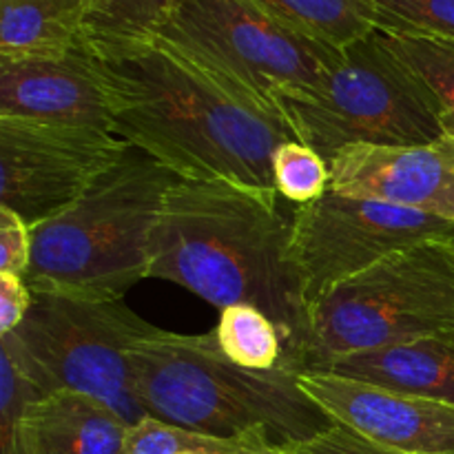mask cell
Listing matches in <instances>:
<instances>
[{
    "label": "cell",
    "mask_w": 454,
    "mask_h": 454,
    "mask_svg": "<svg viewBox=\"0 0 454 454\" xmlns=\"http://www.w3.org/2000/svg\"><path fill=\"white\" fill-rule=\"evenodd\" d=\"M278 195L229 180L180 177L153 231L149 278L177 284L220 313L235 304L257 306L279 328L286 353L304 335L309 306Z\"/></svg>",
    "instance_id": "7a4b0ae2"
},
{
    "label": "cell",
    "mask_w": 454,
    "mask_h": 454,
    "mask_svg": "<svg viewBox=\"0 0 454 454\" xmlns=\"http://www.w3.org/2000/svg\"><path fill=\"white\" fill-rule=\"evenodd\" d=\"M454 335V242L430 239L386 257L309 309L306 331L282 355L300 375L346 355Z\"/></svg>",
    "instance_id": "5b68a950"
},
{
    "label": "cell",
    "mask_w": 454,
    "mask_h": 454,
    "mask_svg": "<svg viewBox=\"0 0 454 454\" xmlns=\"http://www.w3.org/2000/svg\"><path fill=\"white\" fill-rule=\"evenodd\" d=\"M162 328L145 322L122 300L34 293V304L0 346L47 395L75 390L118 412L129 426L145 419L129 353Z\"/></svg>",
    "instance_id": "ba28073f"
},
{
    "label": "cell",
    "mask_w": 454,
    "mask_h": 454,
    "mask_svg": "<svg viewBox=\"0 0 454 454\" xmlns=\"http://www.w3.org/2000/svg\"><path fill=\"white\" fill-rule=\"evenodd\" d=\"M176 0H87L84 40H142L155 35Z\"/></svg>",
    "instance_id": "d6986e66"
},
{
    "label": "cell",
    "mask_w": 454,
    "mask_h": 454,
    "mask_svg": "<svg viewBox=\"0 0 454 454\" xmlns=\"http://www.w3.org/2000/svg\"><path fill=\"white\" fill-rule=\"evenodd\" d=\"M295 454H403L397 450H388L377 443L368 442L362 434L353 433L346 426L335 424L326 433L317 434L310 442L288 446Z\"/></svg>",
    "instance_id": "d4e9b609"
},
{
    "label": "cell",
    "mask_w": 454,
    "mask_h": 454,
    "mask_svg": "<svg viewBox=\"0 0 454 454\" xmlns=\"http://www.w3.org/2000/svg\"><path fill=\"white\" fill-rule=\"evenodd\" d=\"M34 304V293L29 291L20 275L0 273V335L16 331Z\"/></svg>",
    "instance_id": "484cf974"
},
{
    "label": "cell",
    "mask_w": 454,
    "mask_h": 454,
    "mask_svg": "<svg viewBox=\"0 0 454 454\" xmlns=\"http://www.w3.org/2000/svg\"><path fill=\"white\" fill-rule=\"evenodd\" d=\"M182 454H220V452H208V450H189V452H182Z\"/></svg>",
    "instance_id": "83f0119b"
},
{
    "label": "cell",
    "mask_w": 454,
    "mask_h": 454,
    "mask_svg": "<svg viewBox=\"0 0 454 454\" xmlns=\"http://www.w3.org/2000/svg\"><path fill=\"white\" fill-rule=\"evenodd\" d=\"M273 177L279 195L295 204H306L326 193L331 168L317 151L293 137L275 151Z\"/></svg>",
    "instance_id": "7402d4cb"
},
{
    "label": "cell",
    "mask_w": 454,
    "mask_h": 454,
    "mask_svg": "<svg viewBox=\"0 0 454 454\" xmlns=\"http://www.w3.org/2000/svg\"><path fill=\"white\" fill-rule=\"evenodd\" d=\"M155 38L242 105L278 118L279 98L315 84L341 58L253 0H176Z\"/></svg>",
    "instance_id": "52a82bcc"
},
{
    "label": "cell",
    "mask_w": 454,
    "mask_h": 454,
    "mask_svg": "<svg viewBox=\"0 0 454 454\" xmlns=\"http://www.w3.org/2000/svg\"><path fill=\"white\" fill-rule=\"evenodd\" d=\"M180 176L137 146L102 173L60 215L31 229V293L122 300L149 278L151 242L168 189Z\"/></svg>",
    "instance_id": "277c9868"
},
{
    "label": "cell",
    "mask_w": 454,
    "mask_h": 454,
    "mask_svg": "<svg viewBox=\"0 0 454 454\" xmlns=\"http://www.w3.org/2000/svg\"><path fill=\"white\" fill-rule=\"evenodd\" d=\"M388 44L433 89L446 136L454 137V40L395 38Z\"/></svg>",
    "instance_id": "ffe728a7"
},
{
    "label": "cell",
    "mask_w": 454,
    "mask_h": 454,
    "mask_svg": "<svg viewBox=\"0 0 454 454\" xmlns=\"http://www.w3.org/2000/svg\"><path fill=\"white\" fill-rule=\"evenodd\" d=\"M136 393L146 415L191 433L239 439L264 433L275 446H297L335 421L301 390L300 372L282 359L270 371L231 362L211 335L137 341L129 353Z\"/></svg>",
    "instance_id": "3957f363"
},
{
    "label": "cell",
    "mask_w": 454,
    "mask_h": 454,
    "mask_svg": "<svg viewBox=\"0 0 454 454\" xmlns=\"http://www.w3.org/2000/svg\"><path fill=\"white\" fill-rule=\"evenodd\" d=\"M87 0H0V58H58L84 44Z\"/></svg>",
    "instance_id": "2e32d148"
},
{
    "label": "cell",
    "mask_w": 454,
    "mask_h": 454,
    "mask_svg": "<svg viewBox=\"0 0 454 454\" xmlns=\"http://www.w3.org/2000/svg\"><path fill=\"white\" fill-rule=\"evenodd\" d=\"M215 337L226 357L242 368L270 371L282 362V333L257 306L235 304L222 310Z\"/></svg>",
    "instance_id": "ac0fdd59"
},
{
    "label": "cell",
    "mask_w": 454,
    "mask_h": 454,
    "mask_svg": "<svg viewBox=\"0 0 454 454\" xmlns=\"http://www.w3.org/2000/svg\"><path fill=\"white\" fill-rule=\"evenodd\" d=\"M31 262V229L9 208L0 207V273L25 275Z\"/></svg>",
    "instance_id": "cb8c5ba5"
},
{
    "label": "cell",
    "mask_w": 454,
    "mask_h": 454,
    "mask_svg": "<svg viewBox=\"0 0 454 454\" xmlns=\"http://www.w3.org/2000/svg\"><path fill=\"white\" fill-rule=\"evenodd\" d=\"M430 239L454 242V222L326 191L291 217V262L306 306L386 257Z\"/></svg>",
    "instance_id": "9c48e42d"
},
{
    "label": "cell",
    "mask_w": 454,
    "mask_h": 454,
    "mask_svg": "<svg viewBox=\"0 0 454 454\" xmlns=\"http://www.w3.org/2000/svg\"><path fill=\"white\" fill-rule=\"evenodd\" d=\"M0 118L111 131L106 89L87 44L58 58H0Z\"/></svg>",
    "instance_id": "4fadbf2b"
},
{
    "label": "cell",
    "mask_w": 454,
    "mask_h": 454,
    "mask_svg": "<svg viewBox=\"0 0 454 454\" xmlns=\"http://www.w3.org/2000/svg\"><path fill=\"white\" fill-rule=\"evenodd\" d=\"M129 424L89 395L56 390L27 408L0 454H122Z\"/></svg>",
    "instance_id": "5bb4252c"
},
{
    "label": "cell",
    "mask_w": 454,
    "mask_h": 454,
    "mask_svg": "<svg viewBox=\"0 0 454 454\" xmlns=\"http://www.w3.org/2000/svg\"><path fill=\"white\" fill-rule=\"evenodd\" d=\"M278 111L293 137L328 164L348 146L428 145L446 136L433 89L377 29L341 49L317 82L279 98Z\"/></svg>",
    "instance_id": "8992f818"
},
{
    "label": "cell",
    "mask_w": 454,
    "mask_h": 454,
    "mask_svg": "<svg viewBox=\"0 0 454 454\" xmlns=\"http://www.w3.org/2000/svg\"><path fill=\"white\" fill-rule=\"evenodd\" d=\"M291 29L344 49L375 31V0H253Z\"/></svg>",
    "instance_id": "e0dca14e"
},
{
    "label": "cell",
    "mask_w": 454,
    "mask_h": 454,
    "mask_svg": "<svg viewBox=\"0 0 454 454\" xmlns=\"http://www.w3.org/2000/svg\"><path fill=\"white\" fill-rule=\"evenodd\" d=\"M324 372L454 406V335L346 355Z\"/></svg>",
    "instance_id": "9a60e30c"
},
{
    "label": "cell",
    "mask_w": 454,
    "mask_h": 454,
    "mask_svg": "<svg viewBox=\"0 0 454 454\" xmlns=\"http://www.w3.org/2000/svg\"><path fill=\"white\" fill-rule=\"evenodd\" d=\"M375 29L395 38L454 40V0H375Z\"/></svg>",
    "instance_id": "44dd1931"
},
{
    "label": "cell",
    "mask_w": 454,
    "mask_h": 454,
    "mask_svg": "<svg viewBox=\"0 0 454 454\" xmlns=\"http://www.w3.org/2000/svg\"><path fill=\"white\" fill-rule=\"evenodd\" d=\"M300 386L335 424L403 454H454V406L348 380L304 372Z\"/></svg>",
    "instance_id": "8fae6325"
},
{
    "label": "cell",
    "mask_w": 454,
    "mask_h": 454,
    "mask_svg": "<svg viewBox=\"0 0 454 454\" xmlns=\"http://www.w3.org/2000/svg\"><path fill=\"white\" fill-rule=\"evenodd\" d=\"M84 44L100 69L115 136L184 180L278 191L273 155L293 140L282 118L242 105L155 35Z\"/></svg>",
    "instance_id": "6da1fadb"
},
{
    "label": "cell",
    "mask_w": 454,
    "mask_h": 454,
    "mask_svg": "<svg viewBox=\"0 0 454 454\" xmlns=\"http://www.w3.org/2000/svg\"><path fill=\"white\" fill-rule=\"evenodd\" d=\"M328 191L454 222V137L428 145H357L328 164Z\"/></svg>",
    "instance_id": "7c38bea8"
},
{
    "label": "cell",
    "mask_w": 454,
    "mask_h": 454,
    "mask_svg": "<svg viewBox=\"0 0 454 454\" xmlns=\"http://www.w3.org/2000/svg\"><path fill=\"white\" fill-rule=\"evenodd\" d=\"M129 146L105 129L0 118V207L35 229L82 198Z\"/></svg>",
    "instance_id": "30bf717a"
},
{
    "label": "cell",
    "mask_w": 454,
    "mask_h": 454,
    "mask_svg": "<svg viewBox=\"0 0 454 454\" xmlns=\"http://www.w3.org/2000/svg\"><path fill=\"white\" fill-rule=\"evenodd\" d=\"M226 446H229V439L191 433L180 426L167 424V421L146 415L137 424L129 426L122 454H182L189 450L224 454Z\"/></svg>",
    "instance_id": "603a6c76"
},
{
    "label": "cell",
    "mask_w": 454,
    "mask_h": 454,
    "mask_svg": "<svg viewBox=\"0 0 454 454\" xmlns=\"http://www.w3.org/2000/svg\"><path fill=\"white\" fill-rule=\"evenodd\" d=\"M224 454H295L288 446H275L264 433H248L239 439H229Z\"/></svg>",
    "instance_id": "4316f807"
}]
</instances>
